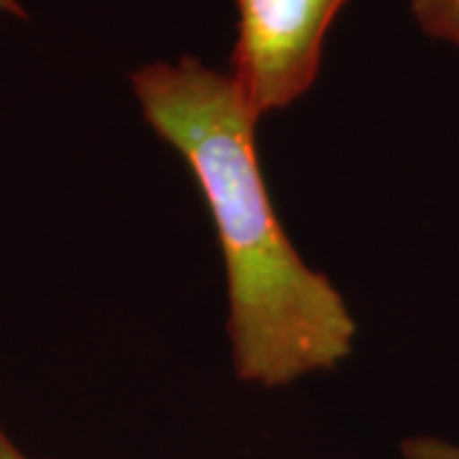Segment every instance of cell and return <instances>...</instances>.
<instances>
[{"label": "cell", "mask_w": 459, "mask_h": 459, "mask_svg": "<svg viewBox=\"0 0 459 459\" xmlns=\"http://www.w3.org/2000/svg\"><path fill=\"white\" fill-rule=\"evenodd\" d=\"M131 90L148 128L186 161L212 214L238 377L281 388L342 365L358 322L279 220L255 146L261 115L232 74L184 54L138 66Z\"/></svg>", "instance_id": "obj_1"}, {"label": "cell", "mask_w": 459, "mask_h": 459, "mask_svg": "<svg viewBox=\"0 0 459 459\" xmlns=\"http://www.w3.org/2000/svg\"><path fill=\"white\" fill-rule=\"evenodd\" d=\"M347 0H235L230 74L255 113L291 108L316 82L325 41Z\"/></svg>", "instance_id": "obj_2"}, {"label": "cell", "mask_w": 459, "mask_h": 459, "mask_svg": "<svg viewBox=\"0 0 459 459\" xmlns=\"http://www.w3.org/2000/svg\"><path fill=\"white\" fill-rule=\"evenodd\" d=\"M421 31L459 49V0H409Z\"/></svg>", "instance_id": "obj_3"}, {"label": "cell", "mask_w": 459, "mask_h": 459, "mask_svg": "<svg viewBox=\"0 0 459 459\" xmlns=\"http://www.w3.org/2000/svg\"><path fill=\"white\" fill-rule=\"evenodd\" d=\"M403 459H459V444L439 437H411L401 446Z\"/></svg>", "instance_id": "obj_4"}, {"label": "cell", "mask_w": 459, "mask_h": 459, "mask_svg": "<svg viewBox=\"0 0 459 459\" xmlns=\"http://www.w3.org/2000/svg\"><path fill=\"white\" fill-rule=\"evenodd\" d=\"M0 459H33L31 455H26L18 442L11 437V431L5 429V424L0 421Z\"/></svg>", "instance_id": "obj_5"}, {"label": "cell", "mask_w": 459, "mask_h": 459, "mask_svg": "<svg viewBox=\"0 0 459 459\" xmlns=\"http://www.w3.org/2000/svg\"><path fill=\"white\" fill-rule=\"evenodd\" d=\"M13 18V21H29V11L21 5V0H0V21Z\"/></svg>", "instance_id": "obj_6"}]
</instances>
